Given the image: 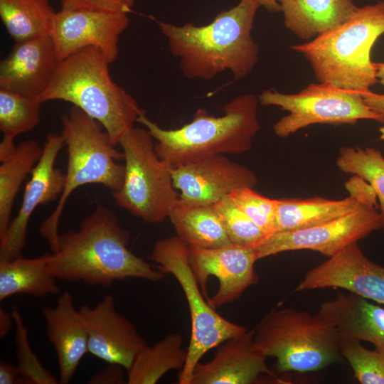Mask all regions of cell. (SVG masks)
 Returning <instances> with one entry per match:
<instances>
[{
	"mask_svg": "<svg viewBox=\"0 0 384 384\" xmlns=\"http://www.w3.org/2000/svg\"><path fill=\"white\" fill-rule=\"evenodd\" d=\"M316 314L334 328L339 339L367 341L384 353V308L356 294L338 292Z\"/></svg>",
	"mask_w": 384,
	"mask_h": 384,
	"instance_id": "obj_22",
	"label": "cell"
},
{
	"mask_svg": "<svg viewBox=\"0 0 384 384\" xmlns=\"http://www.w3.org/2000/svg\"><path fill=\"white\" fill-rule=\"evenodd\" d=\"M62 9H88L107 12L127 13L136 0H60Z\"/></svg>",
	"mask_w": 384,
	"mask_h": 384,
	"instance_id": "obj_35",
	"label": "cell"
},
{
	"mask_svg": "<svg viewBox=\"0 0 384 384\" xmlns=\"http://www.w3.org/2000/svg\"><path fill=\"white\" fill-rule=\"evenodd\" d=\"M338 169L366 181L374 190L380 206L384 231V156L374 148L343 146L336 159Z\"/></svg>",
	"mask_w": 384,
	"mask_h": 384,
	"instance_id": "obj_30",
	"label": "cell"
},
{
	"mask_svg": "<svg viewBox=\"0 0 384 384\" xmlns=\"http://www.w3.org/2000/svg\"><path fill=\"white\" fill-rule=\"evenodd\" d=\"M260 7L256 0H240L206 25L157 24L186 78L208 80L229 70L240 80L251 73L258 60L259 46L251 32Z\"/></svg>",
	"mask_w": 384,
	"mask_h": 384,
	"instance_id": "obj_2",
	"label": "cell"
},
{
	"mask_svg": "<svg viewBox=\"0 0 384 384\" xmlns=\"http://www.w3.org/2000/svg\"><path fill=\"white\" fill-rule=\"evenodd\" d=\"M285 27L309 41L351 18L358 8L353 0H279Z\"/></svg>",
	"mask_w": 384,
	"mask_h": 384,
	"instance_id": "obj_23",
	"label": "cell"
},
{
	"mask_svg": "<svg viewBox=\"0 0 384 384\" xmlns=\"http://www.w3.org/2000/svg\"><path fill=\"white\" fill-rule=\"evenodd\" d=\"M229 196L268 237L277 232V199L264 196L249 187L237 188Z\"/></svg>",
	"mask_w": 384,
	"mask_h": 384,
	"instance_id": "obj_34",
	"label": "cell"
},
{
	"mask_svg": "<svg viewBox=\"0 0 384 384\" xmlns=\"http://www.w3.org/2000/svg\"><path fill=\"white\" fill-rule=\"evenodd\" d=\"M41 105L36 97L0 87V161L14 150L17 136L38 125Z\"/></svg>",
	"mask_w": 384,
	"mask_h": 384,
	"instance_id": "obj_29",
	"label": "cell"
},
{
	"mask_svg": "<svg viewBox=\"0 0 384 384\" xmlns=\"http://www.w3.org/2000/svg\"><path fill=\"white\" fill-rule=\"evenodd\" d=\"M254 343L274 357L279 371H316L343 358L336 331L319 317L292 308L274 309L255 328Z\"/></svg>",
	"mask_w": 384,
	"mask_h": 384,
	"instance_id": "obj_7",
	"label": "cell"
},
{
	"mask_svg": "<svg viewBox=\"0 0 384 384\" xmlns=\"http://www.w3.org/2000/svg\"><path fill=\"white\" fill-rule=\"evenodd\" d=\"M350 183V196L341 200L321 197L277 199V232L303 229L327 222L352 211L362 203L377 207L376 194L366 181L354 176Z\"/></svg>",
	"mask_w": 384,
	"mask_h": 384,
	"instance_id": "obj_21",
	"label": "cell"
},
{
	"mask_svg": "<svg viewBox=\"0 0 384 384\" xmlns=\"http://www.w3.org/2000/svg\"><path fill=\"white\" fill-rule=\"evenodd\" d=\"M12 314L16 328L15 343L18 364L17 368L21 378L26 384H57L58 380L41 364L30 346L28 331L20 313L13 310Z\"/></svg>",
	"mask_w": 384,
	"mask_h": 384,
	"instance_id": "obj_33",
	"label": "cell"
},
{
	"mask_svg": "<svg viewBox=\"0 0 384 384\" xmlns=\"http://www.w3.org/2000/svg\"><path fill=\"white\" fill-rule=\"evenodd\" d=\"M110 64L98 49H82L60 62L49 86L36 98L41 104L71 103L97 121L116 146L144 110L112 80Z\"/></svg>",
	"mask_w": 384,
	"mask_h": 384,
	"instance_id": "obj_3",
	"label": "cell"
},
{
	"mask_svg": "<svg viewBox=\"0 0 384 384\" xmlns=\"http://www.w3.org/2000/svg\"><path fill=\"white\" fill-rule=\"evenodd\" d=\"M56 11L50 0H0V17L16 41L48 35Z\"/></svg>",
	"mask_w": 384,
	"mask_h": 384,
	"instance_id": "obj_28",
	"label": "cell"
},
{
	"mask_svg": "<svg viewBox=\"0 0 384 384\" xmlns=\"http://www.w3.org/2000/svg\"><path fill=\"white\" fill-rule=\"evenodd\" d=\"M361 94L365 104L384 118V95L377 94L370 90Z\"/></svg>",
	"mask_w": 384,
	"mask_h": 384,
	"instance_id": "obj_38",
	"label": "cell"
},
{
	"mask_svg": "<svg viewBox=\"0 0 384 384\" xmlns=\"http://www.w3.org/2000/svg\"><path fill=\"white\" fill-rule=\"evenodd\" d=\"M179 334H171L152 346L149 345L136 356L127 371L128 384H154L166 373L182 369L187 351Z\"/></svg>",
	"mask_w": 384,
	"mask_h": 384,
	"instance_id": "obj_27",
	"label": "cell"
},
{
	"mask_svg": "<svg viewBox=\"0 0 384 384\" xmlns=\"http://www.w3.org/2000/svg\"><path fill=\"white\" fill-rule=\"evenodd\" d=\"M260 6L270 12H279V0H256Z\"/></svg>",
	"mask_w": 384,
	"mask_h": 384,
	"instance_id": "obj_40",
	"label": "cell"
},
{
	"mask_svg": "<svg viewBox=\"0 0 384 384\" xmlns=\"http://www.w3.org/2000/svg\"><path fill=\"white\" fill-rule=\"evenodd\" d=\"M384 33V1L358 7L346 21L311 41L291 46L310 63L316 80L358 93L378 80L370 51Z\"/></svg>",
	"mask_w": 384,
	"mask_h": 384,
	"instance_id": "obj_5",
	"label": "cell"
},
{
	"mask_svg": "<svg viewBox=\"0 0 384 384\" xmlns=\"http://www.w3.org/2000/svg\"><path fill=\"white\" fill-rule=\"evenodd\" d=\"M339 288L384 305V267L369 260L357 242L308 271L296 291Z\"/></svg>",
	"mask_w": 384,
	"mask_h": 384,
	"instance_id": "obj_17",
	"label": "cell"
},
{
	"mask_svg": "<svg viewBox=\"0 0 384 384\" xmlns=\"http://www.w3.org/2000/svg\"><path fill=\"white\" fill-rule=\"evenodd\" d=\"M218 212L231 243L250 247H256L267 238V234L251 220L226 196L213 204Z\"/></svg>",
	"mask_w": 384,
	"mask_h": 384,
	"instance_id": "obj_31",
	"label": "cell"
},
{
	"mask_svg": "<svg viewBox=\"0 0 384 384\" xmlns=\"http://www.w3.org/2000/svg\"><path fill=\"white\" fill-rule=\"evenodd\" d=\"M340 351L361 384H384V353L372 351L361 341L340 339Z\"/></svg>",
	"mask_w": 384,
	"mask_h": 384,
	"instance_id": "obj_32",
	"label": "cell"
},
{
	"mask_svg": "<svg viewBox=\"0 0 384 384\" xmlns=\"http://www.w3.org/2000/svg\"><path fill=\"white\" fill-rule=\"evenodd\" d=\"M168 218L189 248H215L231 243L213 205L192 204L178 198Z\"/></svg>",
	"mask_w": 384,
	"mask_h": 384,
	"instance_id": "obj_24",
	"label": "cell"
},
{
	"mask_svg": "<svg viewBox=\"0 0 384 384\" xmlns=\"http://www.w3.org/2000/svg\"><path fill=\"white\" fill-rule=\"evenodd\" d=\"M257 260L254 247L233 243L215 248H189V262L204 294L210 276L219 282L216 293L208 299L215 309L236 300L257 282Z\"/></svg>",
	"mask_w": 384,
	"mask_h": 384,
	"instance_id": "obj_13",
	"label": "cell"
},
{
	"mask_svg": "<svg viewBox=\"0 0 384 384\" xmlns=\"http://www.w3.org/2000/svg\"><path fill=\"white\" fill-rule=\"evenodd\" d=\"M129 240L115 213L98 203L78 230L59 235L58 250L48 254V270L57 279L104 287L129 278L162 279V272L129 250Z\"/></svg>",
	"mask_w": 384,
	"mask_h": 384,
	"instance_id": "obj_1",
	"label": "cell"
},
{
	"mask_svg": "<svg viewBox=\"0 0 384 384\" xmlns=\"http://www.w3.org/2000/svg\"><path fill=\"white\" fill-rule=\"evenodd\" d=\"M129 22L127 13L61 8L56 11L48 35L60 60L92 47L112 63L118 56L119 36Z\"/></svg>",
	"mask_w": 384,
	"mask_h": 384,
	"instance_id": "obj_12",
	"label": "cell"
},
{
	"mask_svg": "<svg viewBox=\"0 0 384 384\" xmlns=\"http://www.w3.org/2000/svg\"><path fill=\"white\" fill-rule=\"evenodd\" d=\"M49 35L16 41L0 63V87L37 97L49 86L58 65Z\"/></svg>",
	"mask_w": 384,
	"mask_h": 384,
	"instance_id": "obj_18",
	"label": "cell"
},
{
	"mask_svg": "<svg viewBox=\"0 0 384 384\" xmlns=\"http://www.w3.org/2000/svg\"><path fill=\"white\" fill-rule=\"evenodd\" d=\"M380 139L384 140V127L380 128Z\"/></svg>",
	"mask_w": 384,
	"mask_h": 384,
	"instance_id": "obj_42",
	"label": "cell"
},
{
	"mask_svg": "<svg viewBox=\"0 0 384 384\" xmlns=\"http://www.w3.org/2000/svg\"><path fill=\"white\" fill-rule=\"evenodd\" d=\"M258 100L263 106H277L289 112L273 125L275 134L282 138L314 124H353L360 119L384 122L365 104L361 93L327 83L310 84L296 94L265 90Z\"/></svg>",
	"mask_w": 384,
	"mask_h": 384,
	"instance_id": "obj_10",
	"label": "cell"
},
{
	"mask_svg": "<svg viewBox=\"0 0 384 384\" xmlns=\"http://www.w3.org/2000/svg\"><path fill=\"white\" fill-rule=\"evenodd\" d=\"M24 383L21 378L17 366L13 363L1 361L0 362V384Z\"/></svg>",
	"mask_w": 384,
	"mask_h": 384,
	"instance_id": "obj_37",
	"label": "cell"
},
{
	"mask_svg": "<svg viewBox=\"0 0 384 384\" xmlns=\"http://www.w3.org/2000/svg\"><path fill=\"white\" fill-rule=\"evenodd\" d=\"M380 228V212L375 206L362 203L352 211L327 222L303 229L277 232L255 249L258 260L298 250H314L330 257Z\"/></svg>",
	"mask_w": 384,
	"mask_h": 384,
	"instance_id": "obj_11",
	"label": "cell"
},
{
	"mask_svg": "<svg viewBox=\"0 0 384 384\" xmlns=\"http://www.w3.org/2000/svg\"><path fill=\"white\" fill-rule=\"evenodd\" d=\"M258 102L252 94L241 95L224 105L223 115L215 117L198 109L191 122L174 129L161 128L145 112L137 122L156 141L157 155L174 168L211 156L248 151L260 129Z\"/></svg>",
	"mask_w": 384,
	"mask_h": 384,
	"instance_id": "obj_4",
	"label": "cell"
},
{
	"mask_svg": "<svg viewBox=\"0 0 384 384\" xmlns=\"http://www.w3.org/2000/svg\"><path fill=\"white\" fill-rule=\"evenodd\" d=\"M64 144L61 134L47 135L41 156L25 187L21 206L11 221L4 240L0 242V260H12L21 255L28 222L35 209L39 205L60 197L62 193L65 176L55 167V163Z\"/></svg>",
	"mask_w": 384,
	"mask_h": 384,
	"instance_id": "obj_14",
	"label": "cell"
},
{
	"mask_svg": "<svg viewBox=\"0 0 384 384\" xmlns=\"http://www.w3.org/2000/svg\"><path fill=\"white\" fill-rule=\"evenodd\" d=\"M124 154V176L116 203L150 223L168 218L178 199L173 182V166L156 154L154 138L145 128L134 127L119 144Z\"/></svg>",
	"mask_w": 384,
	"mask_h": 384,
	"instance_id": "obj_8",
	"label": "cell"
},
{
	"mask_svg": "<svg viewBox=\"0 0 384 384\" xmlns=\"http://www.w3.org/2000/svg\"><path fill=\"white\" fill-rule=\"evenodd\" d=\"M68 168L64 188L53 211L40 226V233L53 252L58 247V227L69 196L80 186L100 184L112 191L121 188L124 176V154L115 149L102 125L77 107L61 117Z\"/></svg>",
	"mask_w": 384,
	"mask_h": 384,
	"instance_id": "obj_6",
	"label": "cell"
},
{
	"mask_svg": "<svg viewBox=\"0 0 384 384\" xmlns=\"http://www.w3.org/2000/svg\"><path fill=\"white\" fill-rule=\"evenodd\" d=\"M42 314L46 334L57 356L59 382L73 379L80 361L88 353L87 329L82 314L68 292L60 294L54 307L45 306Z\"/></svg>",
	"mask_w": 384,
	"mask_h": 384,
	"instance_id": "obj_20",
	"label": "cell"
},
{
	"mask_svg": "<svg viewBox=\"0 0 384 384\" xmlns=\"http://www.w3.org/2000/svg\"><path fill=\"white\" fill-rule=\"evenodd\" d=\"M43 147L35 140H26L0 164V242L11 223V213L19 188L39 161Z\"/></svg>",
	"mask_w": 384,
	"mask_h": 384,
	"instance_id": "obj_26",
	"label": "cell"
},
{
	"mask_svg": "<svg viewBox=\"0 0 384 384\" xmlns=\"http://www.w3.org/2000/svg\"><path fill=\"white\" fill-rule=\"evenodd\" d=\"M57 279L48 267V254L35 258L22 255L0 260V300L18 294L35 297L58 294Z\"/></svg>",
	"mask_w": 384,
	"mask_h": 384,
	"instance_id": "obj_25",
	"label": "cell"
},
{
	"mask_svg": "<svg viewBox=\"0 0 384 384\" xmlns=\"http://www.w3.org/2000/svg\"><path fill=\"white\" fill-rule=\"evenodd\" d=\"M124 371L127 370L116 363H107V365L97 370L88 380L89 384H122L127 383V376Z\"/></svg>",
	"mask_w": 384,
	"mask_h": 384,
	"instance_id": "obj_36",
	"label": "cell"
},
{
	"mask_svg": "<svg viewBox=\"0 0 384 384\" xmlns=\"http://www.w3.org/2000/svg\"><path fill=\"white\" fill-rule=\"evenodd\" d=\"M151 259L158 264L161 272L174 277L188 305L191 338L178 383L191 384L196 366L208 351L247 329L223 317L205 299L189 262V247L177 235L157 240Z\"/></svg>",
	"mask_w": 384,
	"mask_h": 384,
	"instance_id": "obj_9",
	"label": "cell"
},
{
	"mask_svg": "<svg viewBox=\"0 0 384 384\" xmlns=\"http://www.w3.org/2000/svg\"><path fill=\"white\" fill-rule=\"evenodd\" d=\"M254 335L255 329H247L218 346L210 361L196 366L191 384H252L262 375L274 376Z\"/></svg>",
	"mask_w": 384,
	"mask_h": 384,
	"instance_id": "obj_19",
	"label": "cell"
},
{
	"mask_svg": "<svg viewBox=\"0 0 384 384\" xmlns=\"http://www.w3.org/2000/svg\"><path fill=\"white\" fill-rule=\"evenodd\" d=\"M172 177L179 198L196 205H213L237 188H253L257 183L251 169L223 154L174 167Z\"/></svg>",
	"mask_w": 384,
	"mask_h": 384,
	"instance_id": "obj_16",
	"label": "cell"
},
{
	"mask_svg": "<svg viewBox=\"0 0 384 384\" xmlns=\"http://www.w3.org/2000/svg\"><path fill=\"white\" fill-rule=\"evenodd\" d=\"M378 80L384 85V63H373Z\"/></svg>",
	"mask_w": 384,
	"mask_h": 384,
	"instance_id": "obj_41",
	"label": "cell"
},
{
	"mask_svg": "<svg viewBox=\"0 0 384 384\" xmlns=\"http://www.w3.org/2000/svg\"><path fill=\"white\" fill-rule=\"evenodd\" d=\"M14 324L12 312H8L2 307L0 308V338L6 336Z\"/></svg>",
	"mask_w": 384,
	"mask_h": 384,
	"instance_id": "obj_39",
	"label": "cell"
},
{
	"mask_svg": "<svg viewBox=\"0 0 384 384\" xmlns=\"http://www.w3.org/2000/svg\"><path fill=\"white\" fill-rule=\"evenodd\" d=\"M79 310L87 329L88 353L127 371L148 343L136 326L117 311L113 295L106 294L95 306L84 304Z\"/></svg>",
	"mask_w": 384,
	"mask_h": 384,
	"instance_id": "obj_15",
	"label": "cell"
}]
</instances>
